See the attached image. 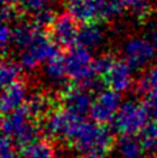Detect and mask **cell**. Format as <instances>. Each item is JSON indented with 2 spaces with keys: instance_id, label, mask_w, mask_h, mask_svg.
Instances as JSON below:
<instances>
[{
  "instance_id": "1",
  "label": "cell",
  "mask_w": 157,
  "mask_h": 158,
  "mask_svg": "<svg viewBox=\"0 0 157 158\" xmlns=\"http://www.w3.org/2000/svg\"><path fill=\"white\" fill-rule=\"evenodd\" d=\"M68 13L85 24V22L109 21L119 17L123 4L121 0H68Z\"/></svg>"
},
{
  "instance_id": "2",
  "label": "cell",
  "mask_w": 157,
  "mask_h": 158,
  "mask_svg": "<svg viewBox=\"0 0 157 158\" xmlns=\"http://www.w3.org/2000/svg\"><path fill=\"white\" fill-rule=\"evenodd\" d=\"M29 111L24 107L5 114L2 123L3 136L12 140L20 148H26L34 143L38 136V127Z\"/></svg>"
},
{
  "instance_id": "3",
  "label": "cell",
  "mask_w": 157,
  "mask_h": 158,
  "mask_svg": "<svg viewBox=\"0 0 157 158\" xmlns=\"http://www.w3.org/2000/svg\"><path fill=\"white\" fill-rule=\"evenodd\" d=\"M68 144L81 153L108 152L113 144V135L106 124L87 122L83 119Z\"/></svg>"
},
{
  "instance_id": "4",
  "label": "cell",
  "mask_w": 157,
  "mask_h": 158,
  "mask_svg": "<svg viewBox=\"0 0 157 158\" xmlns=\"http://www.w3.org/2000/svg\"><path fill=\"white\" fill-rule=\"evenodd\" d=\"M68 77L77 85L92 88L93 82L98 77L94 68V59L88 48L81 46H72L64 55Z\"/></svg>"
},
{
  "instance_id": "5",
  "label": "cell",
  "mask_w": 157,
  "mask_h": 158,
  "mask_svg": "<svg viewBox=\"0 0 157 158\" xmlns=\"http://www.w3.org/2000/svg\"><path fill=\"white\" fill-rule=\"evenodd\" d=\"M149 109L138 101H126L122 103L119 111L114 119V127L119 135H132L140 133L149 120Z\"/></svg>"
},
{
  "instance_id": "6",
  "label": "cell",
  "mask_w": 157,
  "mask_h": 158,
  "mask_svg": "<svg viewBox=\"0 0 157 158\" xmlns=\"http://www.w3.org/2000/svg\"><path fill=\"white\" fill-rule=\"evenodd\" d=\"M81 122V116L72 114L66 109L53 110L45 118L43 131L50 139L70 143Z\"/></svg>"
},
{
  "instance_id": "7",
  "label": "cell",
  "mask_w": 157,
  "mask_h": 158,
  "mask_svg": "<svg viewBox=\"0 0 157 158\" xmlns=\"http://www.w3.org/2000/svg\"><path fill=\"white\" fill-rule=\"evenodd\" d=\"M57 55H59L58 44L51 37L41 33L29 47L20 51L19 64L22 69L32 71L37 68L39 64H45L47 60Z\"/></svg>"
},
{
  "instance_id": "8",
  "label": "cell",
  "mask_w": 157,
  "mask_h": 158,
  "mask_svg": "<svg viewBox=\"0 0 157 158\" xmlns=\"http://www.w3.org/2000/svg\"><path fill=\"white\" fill-rule=\"evenodd\" d=\"M122 52L123 58L132 67V69H142L155 60L157 50L147 37H132L125 42Z\"/></svg>"
},
{
  "instance_id": "9",
  "label": "cell",
  "mask_w": 157,
  "mask_h": 158,
  "mask_svg": "<svg viewBox=\"0 0 157 158\" xmlns=\"http://www.w3.org/2000/svg\"><path fill=\"white\" fill-rule=\"evenodd\" d=\"M121 106V93L115 92L113 89H106L100 92L93 98L89 115H91L93 122L100 124H108L110 122H114Z\"/></svg>"
},
{
  "instance_id": "10",
  "label": "cell",
  "mask_w": 157,
  "mask_h": 158,
  "mask_svg": "<svg viewBox=\"0 0 157 158\" xmlns=\"http://www.w3.org/2000/svg\"><path fill=\"white\" fill-rule=\"evenodd\" d=\"M62 103H63V109L83 118L91 111L93 98L87 86L74 84L72 86H68L63 90Z\"/></svg>"
},
{
  "instance_id": "11",
  "label": "cell",
  "mask_w": 157,
  "mask_h": 158,
  "mask_svg": "<svg viewBox=\"0 0 157 158\" xmlns=\"http://www.w3.org/2000/svg\"><path fill=\"white\" fill-rule=\"evenodd\" d=\"M50 27H51V38L58 46L72 47L76 44L80 27L77 26V20L72 15H58Z\"/></svg>"
},
{
  "instance_id": "12",
  "label": "cell",
  "mask_w": 157,
  "mask_h": 158,
  "mask_svg": "<svg viewBox=\"0 0 157 158\" xmlns=\"http://www.w3.org/2000/svg\"><path fill=\"white\" fill-rule=\"evenodd\" d=\"M132 78V67L126 60L115 59L109 69L101 76V81L109 89L123 93L131 88Z\"/></svg>"
},
{
  "instance_id": "13",
  "label": "cell",
  "mask_w": 157,
  "mask_h": 158,
  "mask_svg": "<svg viewBox=\"0 0 157 158\" xmlns=\"http://www.w3.org/2000/svg\"><path fill=\"white\" fill-rule=\"evenodd\" d=\"M28 88L24 82L17 81L12 85L5 86L2 94V111L3 114H8L15 110L24 107L28 101Z\"/></svg>"
},
{
  "instance_id": "14",
  "label": "cell",
  "mask_w": 157,
  "mask_h": 158,
  "mask_svg": "<svg viewBox=\"0 0 157 158\" xmlns=\"http://www.w3.org/2000/svg\"><path fill=\"white\" fill-rule=\"evenodd\" d=\"M42 27L34 21H19L12 27V46L20 51L29 47L41 34Z\"/></svg>"
},
{
  "instance_id": "15",
  "label": "cell",
  "mask_w": 157,
  "mask_h": 158,
  "mask_svg": "<svg viewBox=\"0 0 157 158\" xmlns=\"http://www.w3.org/2000/svg\"><path fill=\"white\" fill-rule=\"evenodd\" d=\"M105 39V30L100 22H85L80 26L76 44L84 48L93 50L102 44Z\"/></svg>"
},
{
  "instance_id": "16",
  "label": "cell",
  "mask_w": 157,
  "mask_h": 158,
  "mask_svg": "<svg viewBox=\"0 0 157 158\" xmlns=\"http://www.w3.org/2000/svg\"><path fill=\"white\" fill-rule=\"evenodd\" d=\"M25 109L34 119L46 118L53 111V99L42 92H36L28 97Z\"/></svg>"
},
{
  "instance_id": "17",
  "label": "cell",
  "mask_w": 157,
  "mask_h": 158,
  "mask_svg": "<svg viewBox=\"0 0 157 158\" xmlns=\"http://www.w3.org/2000/svg\"><path fill=\"white\" fill-rule=\"evenodd\" d=\"M43 75L51 85H62L68 77L64 56L57 55L47 60L43 65Z\"/></svg>"
},
{
  "instance_id": "18",
  "label": "cell",
  "mask_w": 157,
  "mask_h": 158,
  "mask_svg": "<svg viewBox=\"0 0 157 158\" xmlns=\"http://www.w3.org/2000/svg\"><path fill=\"white\" fill-rule=\"evenodd\" d=\"M115 149L119 158H142L145 152L140 139L132 135H121Z\"/></svg>"
},
{
  "instance_id": "19",
  "label": "cell",
  "mask_w": 157,
  "mask_h": 158,
  "mask_svg": "<svg viewBox=\"0 0 157 158\" xmlns=\"http://www.w3.org/2000/svg\"><path fill=\"white\" fill-rule=\"evenodd\" d=\"M22 158H57L54 146L46 140H36L22 149Z\"/></svg>"
},
{
  "instance_id": "20",
  "label": "cell",
  "mask_w": 157,
  "mask_h": 158,
  "mask_svg": "<svg viewBox=\"0 0 157 158\" xmlns=\"http://www.w3.org/2000/svg\"><path fill=\"white\" fill-rule=\"evenodd\" d=\"M21 69L22 68L19 64V61L4 59L2 63V68H0V82H2L3 88L17 82L20 78Z\"/></svg>"
},
{
  "instance_id": "21",
  "label": "cell",
  "mask_w": 157,
  "mask_h": 158,
  "mask_svg": "<svg viewBox=\"0 0 157 158\" xmlns=\"http://www.w3.org/2000/svg\"><path fill=\"white\" fill-rule=\"evenodd\" d=\"M138 89L145 97L149 94L157 93V63L143 73V76L138 81Z\"/></svg>"
},
{
  "instance_id": "22",
  "label": "cell",
  "mask_w": 157,
  "mask_h": 158,
  "mask_svg": "<svg viewBox=\"0 0 157 158\" xmlns=\"http://www.w3.org/2000/svg\"><path fill=\"white\" fill-rule=\"evenodd\" d=\"M140 141L144 146L145 152H156L157 150V123H148L144 129L139 133Z\"/></svg>"
},
{
  "instance_id": "23",
  "label": "cell",
  "mask_w": 157,
  "mask_h": 158,
  "mask_svg": "<svg viewBox=\"0 0 157 158\" xmlns=\"http://www.w3.org/2000/svg\"><path fill=\"white\" fill-rule=\"evenodd\" d=\"M125 8H128L138 20H145L151 13L149 0H121Z\"/></svg>"
},
{
  "instance_id": "24",
  "label": "cell",
  "mask_w": 157,
  "mask_h": 158,
  "mask_svg": "<svg viewBox=\"0 0 157 158\" xmlns=\"http://www.w3.org/2000/svg\"><path fill=\"white\" fill-rule=\"evenodd\" d=\"M51 2L53 0H20V4L25 12L36 16L43 10L51 9Z\"/></svg>"
},
{
  "instance_id": "25",
  "label": "cell",
  "mask_w": 157,
  "mask_h": 158,
  "mask_svg": "<svg viewBox=\"0 0 157 158\" xmlns=\"http://www.w3.org/2000/svg\"><path fill=\"white\" fill-rule=\"evenodd\" d=\"M0 44H2L3 54H7L8 48L12 46V27L7 22H4L0 30Z\"/></svg>"
},
{
  "instance_id": "26",
  "label": "cell",
  "mask_w": 157,
  "mask_h": 158,
  "mask_svg": "<svg viewBox=\"0 0 157 158\" xmlns=\"http://www.w3.org/2000/svg\"><path fill=\"white\" fill-rule=\"evenodd\" d=\"M145 105L148 106L151 115L153 116L155 122L157 123V93L147 95V97H145Z\"/></svg>"
},
{
  "instance_id": "27",
  "label": "cell",
  "mask_w": 157,
  "mask_h": 158,
  "mask_svg": "<svg viewBox=\"0 0 157 158\" xmlns=\"http://www.w3.org/2000/svg\"><path fill=\"white\" fill-rule=\"evenodd\" d=\"M2 17L4 22H11L17 19V10L13 8V5H4L2 10Z\"/></svg>"
},
{
  "instance_id": "28",
  "label": "cell",
  "mask_w": 157,
  "mask_h": 158,
  "mask_svg": "<svg viewBox=\"0 0 157 158\" xmlns=\"http://www.w3.org/2000/svg\"><path fill=\"white\" fill-rule=\"evenodd\" d=\"M147 38L149 39V42L153 44V47L157 50V26H152V27H151V29L148 30Z\"/></svg>"
},
{
  "instance_id": "29",
  "label": "cell",
  "mask_w": 157,
  "mask_h": 158,
  "mask_svg": "<svg viewBox=\"0 0 157 158\" xmlns=\"http://www.w3.org/2000/svg\"><path fill=\"white\" fill-rule=\"evenodd\" d=\"M81 158H108L106 152H89V153H84Z\"/></svg>"
},
{
  "instance_id": "30",
  "label": "cell",
  "mask_w": 157,
  "mask_h": 158,
  "mask_svg": "<svg viewBox=\"0 0 157 158\" xmlns=\"http://www.w3.org/2000/svg\"><path fill=\"white\" fill-rule=\"evenodd\" d=\"M153 158H157V150L155 152V154H153Z\"/></svg>"
}]
</instances>
